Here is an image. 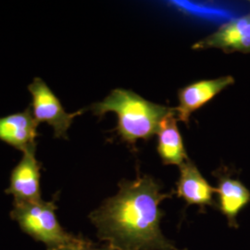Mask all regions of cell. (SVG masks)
I'll list each match as a JSON object with an SVG mask.
<instances>
[{"mask_svg":"<svg viewBox=\"0 0 250 250\" xmlns=\"http://www.w3.org/2000/svg\"><path fill=\"white\" fill-rule=\"evenodd\" d=\"M36 149L23 152L21 161L10 172L9 188L5 192L11 195L15 202H33L42 199L40 186L42 165L36 159Z\"/></svg>","mask_w":250,"mask_h":250,"instance_id":"obj_6","label":"cell"},{"mask_svg":"<svg viewBox=\"0 0 250 250\" xmlns=\"http://www.w3.org/2000/svg\"><path fill=\"white\" fill-rule=\"evenodd\" d=\"M32 96L30 108L38 124L43 123L52 127L55 138L68 139V130L75 117L80 116L88 108H83L73 113H68L51 88L45 81L36 77L28 85Z\"/></svg>","mask_w":250,"mask_h":250,"instance_id":"obj_4","label":"cell"},{"mask_svg":"<svg viewBox=\"0 0 250 250\" xmlns=\"http://www.w3.org/2000/svg\"><path fill=\"white\" fill-rule=\"evenodd\" d=\"M112 250V249L107 244L102 246V247H97L92 242L85 239L84 241L82 242L80 244L72 245V246H69V247H64V248H61V249H56V250Z\"/></svg>","mask_w":250,"mask_h":250,"instance_id":"obj_12","label":"cell"},{"mask_svg":"<svg viewBox=\"0 0 250 250\" xmlns=\"http://www.w3.org/2000/svg\"></svg>","mask_w":250,"mask_h":250,"instance_id":"obj_13","label":"cell"},{"mask_svg":"<svg viewBox=\"0 0 250 250\" xmlns=\"http://www.w3.org/2000/svg\"><path fill=\"white\" fill-rule=\"evenodd\" d=\"M233 83L234 78L227 75L211 80L197 81L179 89L178 107H173L177 120L189 125V119L193 112L205 106Z\"/></svg>","mask_w":250,"mask_h":250,"instance_id":"obj_8","label":"cell"},{"mask_svg":"<svg viewBox=\"0 0 250 250\" xmlns=\"http://www.w3.org/2000/svg\"><path fill=\"white\" fill-rule=\"evenodd\" d=\"M89 109L100 118L114 112L118 118L115 132L122 141L134 146L138 140L147 141L158 134L162 121L173 107L148 101L131 90L116 88Z\"/></svg>","mask_w":250,"mask_h":250,"instance_id":"obj_2","label":"cell"},{"mask_svg":"<svg viewBox=\"0 0 250 250\" xmlns=\"http://www.w3.org/2000/svg\"><path fill=\"white\" fill-rule=\"evenodd\" d=\"M175 110L170 112L162 123L158 132L157 151L164 165L181 166L188 160L182 134L177 126Z\"/></svg>","mask_w":250,"mask_h":250,"instance_id":"obj_11","label":"cell"},{"mask_svg":"<svg viewBox=\"0 0 250 250\" xmlns=\"http://www.w3.org/2000/svg\"><path fill=\"white\" fill-rule=\"evenodd\" d=\"M175 192L188 205L198 206L201 212H205L206 207H215L216 204L213 199L215 188L208 184L196 164L189 159L180 166Z\"/></svg>","mask_w":250,"mask_h":250,"instance_id":"obj_10","label":"cell"},{"mask_svg":"<svg viewBox=\"0 0 250 250\" xmlns=\"http://www.w3.org/2000/svg\"><path fill=\"white\" fill-rule=\"evenodd\" d=\"M218 180V187L215 193L218 194L217 208L228 221L232 228H238L237 216L250 203V190L239 178L232 175V171L227 167H222L212 172Z\"/></svg>","mask_w":250,"mask_h":250,"instance_id":"obj_5","label":"cell"},{"mask_svg":"<svg viewBox=\"0 0 250 250\" xmlns=\"http://www.w3.org/2000/svg\"><path fill=\"white\" fill-rule=\"evenodd\" d=\"M38 125L30 107L21 112L0 117V141L22 153L36 149V139L40 135Z\"/></svg>","mask_w":250,"mask_h":250,"instance_id":"obj_9","label":"cell"},{"mask_svg":"<svg viewBox=\"0 0 250 250\" xmlns=\"http://www.w3.org/2000/svg\"><path fill=\"white\" fill-rule=\"evenodd\" d=\"M208 48H218L226 54H250V10L248 14L224 23L193 45L195 50Z\"/></svg>","mask_w":250,"mask_h":250,"instance_id":"obj_7","label":"cell"},{"mask_svg":"<svg viewBox=\"0 0 250 250\" xmlns=\"http://www.w3.org/2000/svg\"><path fill=\"white\" fill-rule=\"evenodd\" d=\"M115 196L89 215L101 241L112 250H178L161 232L165 215L160 204L175 191L161 192L162 185L150 175L122 180Z\"/></svg>","mask_w":250,"mask_h":250,"instance_id":"obj_1","label":"cell"},{"mask_svg":"<svg viewBox=\"0 0 250 250\" xmlns=\"http://www.w3.org/2000/svg\"><path fill=\"white\" fill-rule=\"evenodd\" d=\"M57 196L53 200L15 202L10 217L23 232L36 241L45 244L47 250H56L80 244L85 239L66 232L60 224L56 210Z\"/></svg>","mask_w":250,"mask_h":250,"instance_id":"obj_3","label":"cell"}]
</instances>
